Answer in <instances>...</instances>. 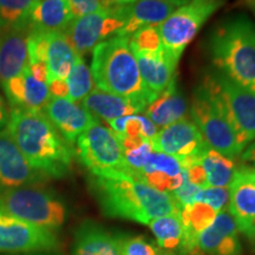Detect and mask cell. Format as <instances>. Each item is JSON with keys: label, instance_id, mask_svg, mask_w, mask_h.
Here are the masks:
<instances>
[{"label": "cell", "instance_id": "7a4b0ae2", "mask_svg": "<svg viewBox=\"0 0 255 255\" xmlns=\"http://www.w3.org/2000/svg\"><path fill=\"white\" fill-rule=\"evenodd\" d=\"M32 167L45 177H63L72 164L69 143L44 113L12 109L6 127Z\"/></svg>", "mask_w": 255, "mask_h": 255}, {"label": "cell", "instance_id": "277c9868", "mask_svg": "<svg viewBox=\"0 0 255 255\" xmlns=\"http://www.w3.org/2000/svg\"><path fill=\"white\" fill-rule=\"evenodd\" d=\"M209 51L219 72L255 92V23L246 15L225 20L213 31Z\"/></svg>", "mask_w": 255, "mask_h": 255}, {"label": "cell", "instance_id": "1f68e13d", "mask_svg": "<svg viewBox=\"0 0 255 255\" xmlns=\"http://www.w3.org/2000/svg\"><path fill=\"white\" fill-rule=\"evenodd\" d=\"M122 255H175L167 253L157 246V244L143 235H119Z\"/></svg>", "mask_w": 255, "mask_h": 255}, {"label": "cell", "instance_id": "8992f818", "mask_svg": "<svg viewBox=\"0 0 255 255\" xmlns=\"http://www.w3.org/2000/svg\"><path fill=\"white\" fill-rule=\"evenodd\" d=\"M0 213L49 231L62 227L66 215L62 201L49 191L31 186L2 191Z\"/></svg>", "mask_w": 255, "mask_h": 255}, {"label": "cell", "instance_id": "4dcf8cb0", "mask_svg": "<svg viewBox=\"0 0 255 255\" xmlns=\"http://www.w3.org/2000/svg\"><path fill=\"white\" fill-rule=\"evenodd\" d=\"M128 39L133 53L150 56H159L164 53L158 26L141 27L131 36L128 37Z\"/></svg>", "mask_w": 255, "mask_h": 255}, {"label": "cell", "instance_id": "ba28073f", "mask_svg": "<svg viewBox=\"0 0 255 255\" xmlns=\"http://www.w3.org/2000/svg\"><path fill=\"white\" fill-rule=\"evenodd\" d=\"M77 155L81 163L95 176L129 174L122 146L109 128L96 120L77 138ZM132 176V175H131Z\"/></svg>", "mask_w": 255, "mask_h": 255}, {"label": "cell", "instance_id": "74e56055", "mask_svg": "<svg viewBox=\"0 0 255 255\" xmlns=\"http://www.w3.org/2000/svg\"><path fill=\"white\" fill-rule=\"evenodd\" d=\"M49 90L51 97H63L68 98V85L65 81L55 79L49 83Z\"/></svg>", "mask_w": 255, "mask_h": 255}, {"label": "cell", "instance_id": "60d3db41", "mask_svg": "<svg viewBox=\"0 0 255 255\" xmlns=\"http://www.w3.org/2000/svg\"><path fill=\"white\" fill-rule=\"evenodd\" d=\"M136 0H101L102 5L104 8H113V7H120V6L130 5L135 2Z\"/></svg>", "mask_w": 255, "mask_h": 255}, {"label": "cell", "instance_id": "6da1fadb", "mask_svg": "<svg viewBox=\"0 0 255 255\" xmlns=\"http://www.w3.org/2000/svg\"><path fill=\"white\" fill-rule=\"evenodd\" d=\"M91 189L107 216L149 225L156 218L180 213L170 194L154 188L129 174L90 178Z\"/></svg>", "mask_w": 255, "mask_h": 255}, {"label": "cell", "instance_id": "52a82bcc", "mask_svg": "<svg viewBox=\"0 0 255 255\" xmlns=\"http://www.w3.org/2000/svg\"><path fill=\"white\" fill-rule=\"evenodd\" d=\"M225 1L226 0H190L186 5L175 9L159 25L158 32L164 53L174 65L177 66L188 44Z\"/></svg>", "mask_w": 255, "mask_h": 255}, {"label": "cell", "instance_id": "ffe728a7", "mask_svg": "<svg viewBox=\"0 0 255 255\" xmlns=\"http://www.w3.org/2000/svg\"><path fill=\"white\" fill-rule=\"evenodd\" d=\"M81 104L96 119L107 122L121 117L133 116L144 111L149 105L145 101L121 97L100 89H94Z\"/></svg>", "mask_w": 255, "mask_h": 255}, {"label": "cell", "instance_id": "7402d4cb", "mask_svg": "<svg viewBox=\"0 0 255 255\" xmlns=\"http://www.w3.org/2000/svg\"><path fill=\"white\" fill-rule=\"evenodd\" d=\"M72 20V12L66 0H37L27 27L36 33H64Z\"/></svg>", "mask_w": 255, "mask_h": 255}, {"label": "cell", "instance_id": "2e32d148", "mask_svg": "<svg viewBox=\"0 0 255 255\" xmlns=\"http://www.w3.org/2000/svg\"><path fill=\"white\" fill-rule=\"evenodd\" d=\"M30 31L25 28L0 30V84L21 75L30 63Z\"/></svg>", "mask_w": 255, "mask_h": 255}, {"label": "cell", "instance_id": "cb8c5ba5", "mask_svg": "<svg viewBox=\"0 0 255 255\" xmlns=\"http://www.w3.org/2000/svg\"><path fill=\"white\" fill-rule=\"evenodd\" d=\"M138 64L139 73L146 89L156 98L175 83L176 65H174L165 53L159 56L133 53Z\"/></svg>", "mask_w": 255, "mask_h": 255}, {"label": "cell", "instance_id": "44dd1931", "mask_svg": "<svg viewBox=\"0 0 255 255\" xmlns=\"http://www.w3.org/2000/svg\"><path fill=\"white\" fill-rule=\"evenodd\" d=\"M181 6L175 0H136L127 6L126 24L117 36L128 38L141 27L159 26Z\"/></svg>", "mask_w": 255, "mask_h": 255}, {"label": "cell", "instance_id": "603a6c76", "mask_svg": "<svg viewBox=\"0 0 255 255\" xmlns=\"http://www.w3.org/2000/svg\"><path fill=\"white\" fill-rule=\"evenodd\" d=\"M72 255H122L119 235L97 223L85 221L76 232Z\"/></svg>", "mask_w": 255, "mask_h": 255}, {"label": "cell", "instance_id": "9c48e42d", "mask_svg": "<svg viewBox=\"0 0 255 255\" xmlns=\"http://www.w3.org/2000/svg\"><path fill=\"white\" fill-rule=\"evenodd\" d=\"M127 6L105 8L73 20L64 32L77 55L91 52L98 44L117 36L127 20Z\"/></svg>", "mask_w": 255, "mask_h": 255}, {"label": "cell", "instance_id": "e0dca14e", "mask_svg": "<svg viewBox=\"0 0 255 255\" xmlns=\"http://www.w3.org/2000/svg\"><path fill=\"white\" fill-rule=\"evenodd\" d=\"M12 109L27 113H43L51 100L49 84L34 77L28 68L2 85Z\"/></svg>", "mask_w": 255, "mask_h": 255}, {"label": "cell", "instance_id": "9a60e30c", "mask_svg": "<svg viewBox=\"0 0 255 255\" xmlns=\"http://www.w3.org/2000/svg\"><path fill=\"white\" fill-rule=\"evenodd\" d=\"M239 232L229 210L220 212L214 222L197 238L196 255H240Z\"/></svg>", "mask_w": 255, "mask_h": 255}, {"label": "cell", "instance_id": "5b68a950", "mask_svg": "<svg viewBox=\"0 0 255 255\" xmlns=\"http://www.w3.org/2000/svg\"><path fill=\"white\" fill-rule=\"evenodd\" d=\"M191 117L207 144L214 150L235 159L246 149L239 138L221 91L210 75L194 92Z\"/></svg>", "mask_w": 255, "mask_h": 255}, {"label": "cell", "instance_id": "b9f144b4", "mask_svg": "<svg viewBox=\"0 0 255 255\" xmlns=\"http://www.w3.org/2000/svg\"><path fill=\"white\" fill-rule=\"evenodd\" d=\"M245 167H246V171H247L248 178H250L251 182L253 183V186L255 187V168L247 167V165H245Z\"/></svg>", "mask_w": 255, "mask_h": 255}, {"label": "cell", "instance_id": "4fadbf2b", "mask_svg": "<svg viewBox=\"0 0 255 255\" xmlns=\"http://www.w3.org/2000/svg\"><path fill=\"white\" fill-rule=\"evenodd\" d=\"M45 178L28 163L7 129L0 130V190L30 186Z\"/></svg>", "mask_w": 255, "mask_h": 255}, {"label": "cell", "instance_id": "d6a6232c", "mask_svg": "<svg viewBox=\"0 0 255 255\" xmlns=\"http://www.w3.org/2000/svg\"><path fill=\"white\" fill-rule=\"evenodd\" d=\"M229 200H231V190L228 188H219V187H207L200 189L196 194V202L206 203L212 207L216 212H223L227 210L229 206Z\"/></svg>", "mask_w": 255, "mask_h": 255}, {"label": "cell", "instance_id": "4316f807", "mask_svg": "<svg viewBox=\"0 0 255 255\" xmlns=\"http://www.w3.org/2000/svg\"><path fill=\"white\" fill-rule=\"evenodd\" d=\"M199 162L206 171L208 187L228 188L239 168L234 158L227 157L210 146L201 155Z\"/></svg>", "mask_w": 255, "mask_h": 255}, {"label": "cell", "instance_id": "d6986e66", "mask_svg": "<svg viewBox=\"0 0 255 255\" xmlns=\"http://www.w3.org/2000/svg\"><path fill=\"white\" fill-rule=\"evenodd\" d=\"M186 170L174 156L152 151L138 174V180L156 190L170 194L182 186Z\"/></svg>", "mask_w": 255, "mask_h": 255}, {"label": "cell", "instance_id": "f546056e", "mask_svg": "<svg viewBox=\"0 0 255 255\" xmlns=\"http://www.w3.org/2000/svg\"><path fill=\"white\" fill-rule=\"evenodd\" d=\"M37 0H0V30L25 28Z\"/></svg>", "mask_w": 255, "mask_h": 255}, {"label": "cell", "instance_id": "7c38bea8", "mask_svg": "<svg viewBox=\"0 0 255 255\" xmlns=\"http://www.w3.org/2000/svg\"><path fill=\"white\" fill-rule=\"evenodd\" d=\"M57 245L52 231L0 213V253L49 251Z\"/></svg>", "mask_w": 255, "mask_h": 255}, {"label": "cell", "instance_id": "ab89813d", "mask_svg": "<svg viewBox=\"0 0 255 255\" xmlns=\"http://www.w3.org/2000/svg\"><path fill=\"white\" fill-rule=\"evenodd\" d=\"M9 120V114L7 108H6V104L2 97L0 96V130L5 129L8 124Z\"/></svg>", "mask_w": 255, "mask_h": 255}, {"label": "cell", "instance_id": "8d00e7d4", "mask_svg": "<svg viewBox=\"0 0 255 255\" xmlns=\"http://www.w3.org/2000/svg\"><path fill=\"white\" fill-rule=\"evenodd\" d=\"M186 176L190 183H193L194 186H197L200 188H207V176L206 171L201 165L200 162L191 164L190 167L186 169Z\"/></svg>", "mask_w": 255, "mask_h": 255}, {"label": "cell", "instance_id": "8fae6325", "mask_svg": "<svg viewBox=\"0 0 255 255\" xmlns=\"http://www.w3.org/2000/svg\"><path fill=\"white\" fill-rule=\"evenodd\" d=\"M210 76L227 104L239 138L247 148L255 139V92L237 84L219 71Z\"/></svg>", "mask_w": 255, "mask_h": 255}, {"label": "cell", "instance_id": "836d02e7", "mask_svg": "<svg viewBox=\"0 0 255 255\" xmlns=\"http://www.w3.org/2000/svg\"><path fill=\"white\" fill-rule=\"evenodd\" d=\"M152 151L154 150H152L150 141L143 142L141 145L132 149V150L123 151L127 167L129 169V173L131 174L133 177L138 178L139 171H141L143 167L145 165L146 161L150 157Z\"/></svg>", "mask_w": 255, "mask_h": 255}, {"label": "cell", "instance_id": "484cf974", "mask_svg": "<svg viewBox=\"0 0 255 255\" xmlns=\"http://www.w3.org/2000/svg\"><path fill=\"white\" fill-rule=\"evenodd\" d=\"M145 116L157 128L170 126L186 117L187 103L176 88V82L146 107Z\"/></svg>", "mask_w": 255, "mask_h": 255}, {"label": "cell", "instance_id": "30bf717a", "mask_svg": "<svg viewBox=\"0 0 255 255\" xmlns=\"http://www.w3.org/2000/svg\"><path fill=\"white\" fill-rule=\"evenodd\" d=\"M150 144L154 151L176 157L184 170L199 162L209 146L196 124L187 117L162 128L150 139Z\"/></svg>", "mask_w": 255, "mask_h": 255}, {"label": "cell", "instance_id": "ac0fdd59", "mask_svg": "<svg viewBox=\"0 0 255 255\" xmlns=\"http://www.w3.org/2000/svg\"><path fill=\"white\" fill-rule=\"evenodd\" d=\"M229 190V213L237 222L239 231L255 244V187L248 178L245 165L238 168Z\"/></svg>", "mask_w": 255, "mask_h": 255}, {"label": "cell", "instance_id": "d590c367", "mask_svg": "<svg viewBox=\"0 0 255 255\" xmlns=\"http://www.w3.org/2000/svg\"><path fill=\"white\" fill-rule=\"evenodd\" d=\"M66 2L71 9L73 18L83 17L105 9L101 0H66Z\"/></svg>", "mask_w": 255, "mask_h": 255}, {"label": "cell", "instance_id": "ee69618b", "mask_svg": "<svg viewBox=\"0 0 255 255\" xmlns=\"http://www.w3.org/2000/svg\"><path fill=\"white\" fill-rule=\"evenodd\" d=\"M175 1L180 2V4L183 6V5H186V4H187V2H189V1H190V0H175Z\"/></svg>", "mask_w": 255, "mask_h": 255}, {"label": "cell", "instance_id": "d4e9b609", "mask_svg": "<svg viewBox=\"0 0 255 255\" xmlns=\"http://www.w3.org/2000/svg\"><path fill=\"white\" fill-rule=\"evenodd\" d=\"M77 55L64 33H47L45 63L49 72V83L60 79L65 81L75 65Z\"/></svg>", "mask_w": 255, "mask_h": 255}, {"label": "cell", "instance_id": "3957f363", "mask_svg": "<svg viewBox=\"0 0 255 255\" xmlns=\"http://www.w3.org/2000/svg\"><path fill=\"white\" fill-rule=\"evenodd\" d=\"M91 73L100 90L150 104L156 97L148 90L127 37L115 36L92 50Z\"/></svg>", "mask_w": 255, "mask_h": 255}, {"label": "cell", "instance_id": "f35d334b", "mask_svg": "<svg viewBox=\"0 0 255 255\" xmlns=\"http://www.w3.org/2000/svg\"><path fill=\"white\" fill-rule=\"evenodd\" d=\"M240 157L244 165L255 168V139L251 144H248L247 148L240 155Z\"/></svg>", "mask_w": 255, "mask_h": 255}, {"label": "cell", "instance_id": "e575fe53", "mask_svg": "<svg viewBox=\"0 0 255 255\" xmlns=\"http://www.w3.org/2000/svg\"><path fill=\"white\" fill-rule=\"evenodd\" d=\"M200 189H202V188L194 186L193 183H190L189 181H188V178L186 176L184 177L182 186L177 188L176 190H174L173 193H170V196L173 197L175 203H176L178 208L181 209L182 207L189 205V203L195 202L196 194L199 193Z\"/></svg>", "mask_w": 255, "mask_h": 255}, {"label": "cell", "instance_id": "83f0119b", "mask_svg": "<svg viewBox=\"0 0 255 255\" xmlns=\"http://www.w3.org/2000/svg\"><path fill=\"white\" fill-rule=\"evenodd\" d=\"M149 228L154 233L156 244L167 253L177 254L183 238V227L180 213L156 218L149 222Z\"/></svg>", "mask_w": 255, "mask_h": 255}, {"label": "cell", "instance_id": "7bdbcfd3", "mask_svg": "<svg viewBox=\"0 0 255 255\" xmlns=\"http://www.w3.org/2000/svg\"><path fill=\"white\" fill-rule=\"evenodd\" d=\"M245 6H247L253 13H255V0H242Z\"/></svg>", "mask_w": 255, "mask_h": 255}, {"label": "cell", "instance_id": "5bb4252c", "mask_svg": "<svg viewBox=\"0 0 255 255\" xmlns=\"http://www.w3.org/2000/svg\"><path fill=\"white\" fill-rule=\"evenodd\" d=\"M43 113L69 144L97 120L82 104L63 97H51Z\"/></svg>", "mask_w": 255, "mask_h": 255}, {"label": "cell", "instance_id": "f1b7e54d", "mask_svg": "<svg viewBox=\"0 0 255 255\" xmlns=\"http://www.w3.org/2000/svg\"><path fill=\"white\" fill-rule=\"evenodd\" d=\"M65 82L68 85V98L76 103L82 102L95 89L91 70L82 56L77 57Z\"/></svg>", "mask_w": 255, "mask_h": 255}]
</instances>
